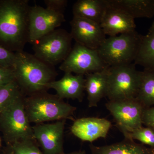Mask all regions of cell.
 <instances>
[{
    "mask_svg": "<svg viewBox=\"0 0 154 154\" xmlns=\"http://www.w3.org/2000/svg\"><path fill=\"white\" fill-rule=\"evenodd\" d=\"M30 8L28 0H0V45L14 53L24 51Z\"/></svg>",
    "mask_w": 154,
    "mask_h": 154,
    "instance_id": "obj_1",
    "label": "cell"
},
{
    "mask_svg": "<svg viewBox=\"0 0 154 154\" xmlns=\"http://www.w3.org/2000/svg\"><path fill=\"white\" fill-rule=\"evenodd\" d=\"M13 70L15 81L25 96L47 91V85L57 75L54 66L24 51L16 52Z\"/></svg>",
    "mask_w": 154,
    "mask_h": 154,
    "instance_id": "obj_2",
    "label": "cell"
},
{
    "mask_svg": "<svg viewBox=\"0 0 154 154\" xmlns=\"http://www.w3.org/2000/svg\"><path fill=\"white\" fill-rule=\"evenodd\" d=\"M25 107L30 123H44L67 119L74 120L76 107L47 91L25 96Z\"/></svg>",
    "mask_w": 154,
    "mask_h": 154,
    "instance_id": "obj_3",
    "label": "cell"
},
{
    "mask_svg": "<svg viewBox=\"0 0 154 154\" xmlns=\"http://www.w3.org/2000/svg\"><path fill=\"white\" fill-rule=\"evenodd\" d=\"M25 96L19 95L0 115V131L8 145L17 142L35 141L25 107Z\"/></svg>",
    "mask_w": 154,
    "mask_h": 154,
    "instance_id": "obj_4",
    "label": "cell"
},
{
    "mask_svg": "<svg viewBox=\"0 0 154 154\" xmlns=\"http://www.w3.org/2000/svg\"><path fill=\"white\" fill-rule=\"evenodd\" d=\"M142 36L135 30L109 36L97 51L107 66L129 64L134 61Z\"/></svg>",
    "mask_w": 154,
    "mask_h": 154,
    "instance_id": "obj_5",
    "label": "cell"
},
{
    "mask_svg": "<svg viewBox=\"0 0 154 154\" xmlns=\"http://www.w3.org/2000/svg\"><path fill=\"white\" fill-rule=\"evenodd\" d=\"M134 63L107 69L106 97L109 101L136 98L140 84L141 72Z\"/></svg>",
    "mask_w": 154,
    "mask_h": 154,
    "instance_id": "obj_6",
    "label": "cell"
},
{
    "mask_svg": "<svg viewBox=\"0 0 154 154\" xmlns=\"http://www.w3.org/2000/svg\"><path fill=\"white\" fill-rule=\"evenodd\" d=\"M72 40L70 33L63 28H57L33 42V54L54 66L61 63L68 56L72 48Z\"/></svg>",
    "mask_w": 154,
    "mask_h": 154,
    "instance_id": "obj_7",
    "label": "cell"
},
{
    "mask_svg": "<svg viewBox=\"0 0 154 154\" xmlns=\"http://www.w3.org/2000/svg\"><path fill=\"white\" fill-rule=\"evenodd\" d=\"M107 66L97 50L91 49L75 42L66 59L60 64L59 69L64 73L85 76L101 71Z\"/></svg>",
    "mask_w": 154,
    "mask_h": 154,
    "instance_id": "obj_8",
    "label": "cell"
},
{
    "mask_svg": "<svg viewBox=\"0 0 154 154\" xmlns=\"http://www.w3.org/2000/svg\"><path fill=\"white\" fill-rule=\"evenodd\" d=\"M105 106L124 135L143 126V116L145 108L136 98L109 101Z\"/></svg>",
    "mask_w": 154,
    "mask_h": 154,
    "instance_id": "obj_9",
    "label": "cell"
},
{
    "mask_svg": "<svg viewBox=\"0 0 154 154\" xmlns=\"http://www.w3.org/2000/svg\"><path fill=\"white\" fill-rule=\"evenodd\" d=\"M65 21L64 14L37 5L30 6L28 42L33 44L38 38L57 29Z\"/></svg>",
    "mask_w": 154,
    "mask_h": 154,
    "instance_id": "obj_10",
    "label": "cell"
},
{
    "mask_svg": "<svg viewBox=\"0 0 154 154\" xmlns=\"http://www.w3.org/2000/svg\"><path fill=\"white\" fill-rule=\"evenodd\" d=\"M65 119L32 126L34 139L44 154H65L64 133Z\"/></svg>",
    "mask_w": 154,
    "mask_h": 154,
    "instance_id": "obj_11",
    "label": "cell"
},
{
    "mask_svg": "<svg viewBox=\"0 0 154 154\" xmlns=\"http://www.w3.org/2000/svg\"><path fill=\"white\" fill-rule=\"evenodd\" d=\"M70 34L76 43L94 50H98L106 39L100 24L77 17L70 22Z\"/></svg>",
    "mask_w": 154,
    "mask_h": 154,
    "instance_id": "obj_12",
    "label": "cell"
},
{
    "mask_svg": "<svg viewBox=\"0 0 154 154\" xmlns=\"http://www.w3.org/2000/svg\"><path fill=\"white\" fill-rule=\"evenodd\" d=\"M111 126L110 122L105 118L83 117L75 119L71 131L81 140L92 143L100 138H106Z\"/></svg>",
    "mask_w": 154,
    "mask_h": 154,
    "instance_id": "obj_13",
    "label": "cell"
},
{
    "mask_svg": "<svg viewBox=\"0 0 154 154\" xmlns=\"http://www.w3.org/2000/svg\"><path fill=\"white\" fill-rule=\"evenodd\" d=\"M106 3L107 9L100 23L106 36H116L136 30V26L133 18L124 11Z\"/></svg>",
    "mask_w": 154,
    "mask_h": 154,
    "instance_id": "obj_14",
    "label": "cell"
},
{
    "mask_svg": "<svg viewBox=\"0 0 154 154\" xmlns=\"http://www.w3.org/2000/svg\"><path fill=\"white\" fill-rule=\"evenodd\" d=\"M64 73L60 79L49 83L47 86L48 90H55L57 95L60 99H77L82 102L85 91V75H74L71 73Z\"/></svg>",
    "mask_w": 154,
    "mask_h": 154,
    "instance_id": "obj_15",
    "label": "cell"
},
{
    "mask_svg": "<svg viewBox=\"0 0 154 154\" xmlns=\"http://www.w3.org/2000/svg\"><path fill=\"white\" fill-rule=\"evenodd\" d=\"M108 67L101 71L88 74L85 76V91L88 95V106L96 107L107 93V73Z\"/></svg>",
    "mask_w": 154,
    "mask_h": 154,
    "instance_id": "obj_16",
    "label": "cell"
},
{
    "mask_svg": "<svg viewBox=\"0 0 154 154\" xmlns=\"http://www.w3.org/2000/svg\"><path fill=\"white\" fill-rule=\"evenodd\" d=\"M91 154H154V149L134 140L125 138L124 140L103 146L90 145Z\"/></svg>",
    "mask_w": 154,
    "mask_h": 154,
    "instance_id": "obj_17",
    "label": "cell"
},
{
    "mask_svg": "<svg viewBox=\"0 0 154 154\" xmlns=\"http://www.w3.org/2000/svg\"><path fill=\"white\" fill-rule=\"evenodd\" d=\"M107 5L124 11L134 19L154 17V0H106Z\"/></svg>",
    "mask_w": 154,
    "mask_h": 154,
    "instance_id": "obj_18",
    "label": "cell"
},
{
    "mask_svg": "<svg viewBox=\"0 0 154 154\" xmlns=\"http://www.w3.org/2000/svg\"><path fill=\"white\" fill-rule=\"evenodd\" d=\"M107 7L106 0H78L73 6V15L100 25Z\"/></svg>",
    "mask_w": 154,
    "mask_h": 154,
    "instance_id": "obj_19",
    "label": "cell"
},
{
    "mask_svg": "<svg viewBox=\"0 0 154 154\" xmlns=\"http://www.w3.org/2000/svg\"><path fill=\"white\" fill-rule=\"evenodd\" d=\"M134 63L143 67L144 69L154 71V30L142 36Z\"/></svg>",
    "mask_w": 154,
    "mask_h": 154,
    "instance_id": "obj_20",
    "label": "cell"
},
{
    "mask_svg": "<svg viewBox=\"0 0 154 154\" xmlns=\"http://www.w3.org/2000/svg\"><path fill=\"white\" fill-rule=\"evenodd\" d=\"M136 99L145 108L154 107V71H141L139 88Z\"/></svg>",
    "mask_w": 154,
    "mask_h": 154,
    "instance_id": "obj_21",
    "label": "cell"
},
{
    "mask_svg": "<svg viewBox=\"0 0 154 154\" xmlns=\"http://www.w3.org/2000/svg\"><path fill=\"white\" fill-rule=\"evenodd\" d=\"M22 94L15 81L0 86V115Z\"/></svg>",
    "mask_w": 154,
    "mask_h": 154,
    "instance_id": "obj_22",
    "label": "cell"
},
{
    "mask_svg": "<svg viewBox=\"0 0 154 154\" xmlns=\"http://www.w3.org/2000/svg\"><path fill=\"white\" fill-rule=\"evenodd\" d=\"M124 136L125 138L136 140L154 149V131L150 128L142 126Z\"/></svg>",
    "mask_w": 154,
    "mask_h": 154,
    "instance_id": "obj_23",
    "label": "cell"
},
{
    "mask_svg": "<svg viewBox=\"0 0 154 154\" xmlns=\"http://www.w3.org/2000/svg\"><path fill=\"white\" fill-rule=\"evenodd\" d=\"M8 146V154H44L35 141L17 142Z\"/></svg>",
    "mask_w": 154,
    "mask_h": 154,
    "instance_id": "obj_24",
    "label": "cell"
},
{
    "mask_svg": "<svg viewBox=\"0 0 154 154\" xmlns=\"http://www.w3.org/2000/svg\"><path fill=\"white\" fill-rule=\"evenodd\" d=\"M16 53L12 52L0 45V67L13 68Z\"/></svg>",
    "mask_w": 154,
    "mask_h": 154,
    "instance_id": "obj_25",
    "label": "cell"
},
{
    "mask_svg": "<svg viewBox=\"0 0 154 154\" xmlns=\"http://www.w3.org/2000/svg\"><path fill=\"white\" fill-rule=\"evenodd\" d=\"M46 8L57 13L64 14L67 5V0H45Z\"/></svg>",
    "mask_w": 154,
    "mask_h": 154,
    "instance_id": "obj_26",
    "label": "cell"
},
{
    "mask_svg": "<svg viewBox=\"0 0 154 154\" xmlns=\"http://www.w3.org/2000/svg\"><path fill=\"white\" fill-rule=\"evenodd\" d=\"M15 81L13 68L0 67V86Z\"/></svg>",
    "mask_w": 154,
    "mask_h": 154,
    "instance_id": "obj_27",
    "label": "cell"
},
{
    "mask_svg": "<svg viewBox=\"0 0 154 154\" xmlns=\"http://www.w3.org/2000/svg\"><path fill=\"white\" fill-rule=\"evenodd\" d=\"M143 124L154 131V107L144 109L143 116Z\"/></svg>",
    "mask_w": 154,
    "mask_h": 154,
    "instance_id": "obj_28",
    "label": "cell"
},
{
    "mask_svg": "<svg viewBox=\"0 0 154 154\" xmlns=\"http://www.w3.org/2000/svg\"><path fill=\"white\" fill-rule=\"evenodd\" d=\"M65 154H86V153L84 151H80L72 152L65 153Z\"/></svg>",
    "mask_w": 154,
    "mask_h": 154,
    "instance_id": "obj_29",
    "label": "cell"
},
{
    "mask_svg": "<svg viewBox=\"0 0 154 154\" xmlns=\"http://www.w3.org/2000/svg\"><path fill=\"white\" fill-rule=\"evenodd\" d=\"M153 30H154V20L150 28L149 29V31H151Z\"/></svg>",
    "mask_w": 154,
    "mask_h": 154,
    "instance_id": "obj_30",
    "label": "cell"
},
{
    "mask_svg": "<svg viewBox=\"0 0 154 154\" xmlns=\"http://www.w3.org/2000/svg\"><path fill=\"white\" fill-rule=\"evenodd\" d=\"M1 138H0V146H1Z\"/></svg>",
    "mask_w": 154,
    "mask_h": 154,
    "instance_id": "obj_31",
    "label": "cell"
}]
</instances>
